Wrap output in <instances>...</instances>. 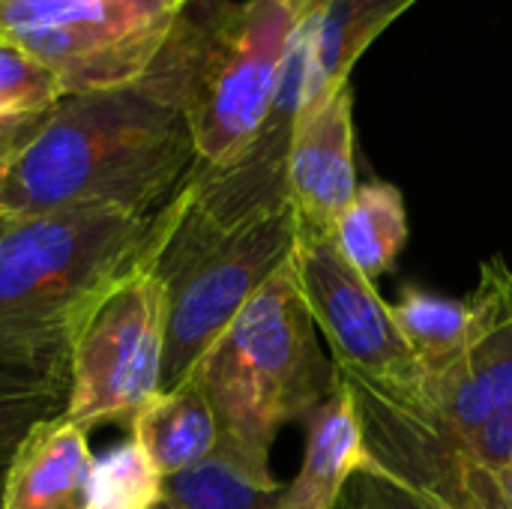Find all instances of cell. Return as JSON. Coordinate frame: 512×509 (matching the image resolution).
I'll list each match as a JSON object with an SVG mask.
<instances>
[{
  "instance_id": "cell-3",
  "label": "cell",
  "mask_w": 512,
  "mask_h": 509,
  "mask_svg": "<svg viewBox=\"0 0 512 509\" xmlns=\"http://www.w3.org/2000/svg\"><path fill=\"white\" fill-rule=\"evenodd\" d=\"M477 336L444 369L408 390H387L336 369L357 405L366 465L351 480L381 489H420L450 471L477 432L512 405V267L489 258L480 267Z\"/></svg>"
},
{
  "instance_id": "cell-1",
  "label": "cell",
  "mask_w": 512,
  "mask_h": 509,
  "mask_svg": "<svg viewBox=\"0 0 512 509\" xmlns=\"http://www.w3.org/2000/svg\"><path fill=\"white\" fill-rule=\"evenodd\" d=\"M192 171L183 54L171 33L141 81L60 102L42 135L3 168L0 213L111 207L156 219Z\"/></svg>"
},
{
  "instance_id": "cell-13",
  "label": "cell",
  "mask_w": 512,
  "mask_h": 509,
  "mask_svg": "<svg viewBox=\"0 0 512 509\" xmlns=\"http://www.w3.org/2000/svg\"><path fill=\"white\" fill-rule=\"evenodd\" d=\"M420 0H312L303 27L309 33L306 102L351 84L363 51Z\"/></svg>"
},
{
  "instance_id": "cell-20",
  "label": "cell",
  "mask_w": 512,
  "mask_h": 509,
  "mask_svg": "<svg viewBox=\"0 0 512 509\" xmlns=\"http://www.w3.org/2000/svg\"><path fill=\"white\" fill-rule=\"evenodd\" d=\"M162 504L165 477L135 438L96 456L90 509H162Z\"/></svg>"
},
{
  "instance_id": "cell-22",
  "label": "cell",
  "mask_w": 512,
  "mask_h": 509,
  "mask_svg": "<svg viewBox=\"0 0 512 509\" xmlns=\"http://www.w3.org/2000/svg\"><path fill=\"white\" fill-rule=\"evenodd\" d=\"M0 192H3V168H0Z\"/></svg>"
},
{
  "instance_id": "cell-14",
  "label": "cell",
  "mask_w": 512,
  "mask_h": 509,
  "mask_svg": "<svg viewBox=\"0 0 512 509\" xmlns=\"http://www.w3.org/2000/svg\"><path fill=\"white\" fill-rule=\"evenodd\" d=\"M129 432L165 480L201 465L219 447L216 414L195 378H186L174 390H159L132 417Z\"/></svg>"
},
{
  "instance_id": "cell-5",
  "label": "cell",
  "mask_w": 512,
  "mask_h": 509,
  "mask_svg": "<svg viewBox=\"0 0 512 509\" xmlns=\"http://www.w3.org/2000/svg\"><path fill=\"white\" fill-rule=\"evenodd\" d=\"M294 204H276L240 222H216L183 189L153 219L147 261L168 297L162 390L183 384L207 348L291 258Z\"/></svg>"
},
{
  "instance_id": "cell-8",
  "label": "cell",
  "mask_w": 512,
  "mask_h": 509,
  "mask_svg": "<svg viewBox=\"0 0 512 509\" xmlns=\"http://www.w3.org/2000/svg\"><path fill=\"white\" fill-rule=\"evenodd\" d=\"M189 0H0V39L18 45L66 96L141 81Z\"/></svg>"
},
{
  "instance_id": "cell-12",
  "label": "cell",
  "mask_w": 512,
  "mask_h": 509,
  "mask_svg": "<svg viewBox=\"0 0 512 509\" xmlns=\"http://www.w3.org/2000/svg\"><path fill=\"white\" fill-rule=\"evenodd\" d=\"M306 453L297 477L279 495V509H336L345 486L366 465L363 426L345 387L306 420Z\"/></svg>"
},
{
  "instance_id": "cell-15",
  "label": "cell",
  "mask_w": 512,
  "mask_h": 509,
  "mask_svg": "<svg viewBox=\"0 0 512 509\" xmlns=\"http://www.w3.org/2000/svg\"><path fill=\"white\" fill-rule=\"evenodd\" d=\"M336 509H512V462L459 465L420 489H381L351 480Z\"/></svg>"
},
{
  "instance_id": "cell-6",
  "label": "cell",
  "mask_w": 512,
  "mask_h": 509,
  "mask_svg": "<svg viewBox=\"0 0 512 509\" xmlns=\"http://www.w3.org/2000/svg\"><path fill=\"white\" fill-rule=\"evenodd\" d=\"M309 6L312 0H189L174 36L198 171L237 165L261 138Z\"/></svg>"
},
{
  "instance_id": "cell-17",
  "label": "cell",
  "mask_w": 512,
  "mask_h": 509,
  "mask_svg": "<svg viewBox=\"0 0 512 509\" xmlns=\"http://www.w3.org/2000/svg\"><path fill=\"white\" fill-rule=\"evenodd\" d=\"M336 243L372 282L396 270L399 252L408 243V210L402 189L384 180L357 186L354 201L336 222Z\"/></svg>"
},
{
  "instance_id": "cell-2",
  "label": "cell",
  "mask_w": 512,
  "mask_h": 509,
  "mask_svg": "<svg viewBox=\"0 0 512 509\" xmlns=\"http://www.w3.org/2000/svg\"><path fill=\"white\" fill-rule=\"evenodd\" d=\"M153 219L111 207L0 213V390L66 387L69 333L147 249Z\"/></svg>"
},
{
  "instance_id": "cell-21",
  "label": "cell",
  "mask_w": 512,
  "mask_h": 509,
  "mask_svg": "<svg viewBox=\"0 0 512 509\" xmlns=\"http://www.w3.org/2000/svg\"><path fill=\"white\" fill-rule=\"evenodd\" d=\"M66 411V387L0 390V489L6 468L33 426Z\"/></svg>"
},
{
  "instance_id": "cell-19",
  "label": "cell",
  "mask_w": 512,
  "mask_h": 509,
  "mask_svg": "<svg viewBox=\"0 0 512 509\" xmlns=\"http://www.w3.org/2000/svg\"><path fill=\"white\" fill-rule=\"evenodd\" d=\"M282 483L246 468L225 447L165 480L162 509H279Z\"/></svg>"
},
{
  "instance_id": "cell-7",
  "label": "cell",
  "mask_w": 512,
  "mask_h": 509,
  "mask_svg": "<svg viewBox=\"0 0 512 509\" xmlns=\"http://www.w3.org/2000/svg\"><path fill=\"white\" fill-rule=\"evenodd\" d=\"M168 297L159 273L141 255L108 282L69 333L66 417L81 429L132 423L162 390Z\"/></svg>"
},
{
  "instance_id": "cell-9",
  "label": "cell",
  "mask_w": 512,
  "mask_h": 509,
  "mask_svg": "<svg viewBox=\"0 0 512 509\" xmlns=\"http://www.w3.org/2000/svg\"><path fill=\"white\" fill-rule=\"evenodd\" d=\"M291 267L336 369L387 390H408L423 378L390 306L375 291V282L345 258L336 234L297 228Z\"/></svg>"
},
{
  "instance_id": "cell-10",
  "label": "cell",
  "mask_w": 512,
  "mask_h": 509,
  "mask_svg": "<svg viewBox=\"0 0 512 509\" xmlns=\"http://www.w3.org/2000/svg\"><path fill=\"white\" fill-rule=\"evenodd\" d=\"M351 84L306 102L288 144V198L300 231L336 234V222L357 195Z\"/></svg>"
},
{
  "instance_id": "cell-18",
  "label": "cell",
  "mask_w": 512,
  "mask_h": 509,
  "mask_svg": "<svg viewBox=\"0 0 512 509\" xmlns=\"http://www.w3.org/2000/svg\"><path fill=\"white\" fill-rule=\"evenodd\" d=\"M390 315L423 375L450 366L471 345L480 324L477 303L471 297L453 300L417 285L402 288L399 300L390 306Z\"/></svg>"
},
{
  "instance_id": "cell-11",
  "label": "cell",
  "mask_w": 512,
  "mask_h": 509,
  "mask_svg": "<svg viewBox=\"0 0 512 509\" xmlns=\"http://www.w3.org/2000/svg\"><path fill=\"white\" fill-rule=\"evenodd\" d=\"M93 450L66 414L42 420L18 444L0 489V509H90Z\"/></svg>"
},
{
  "instance_id": "cell-4",
  "label": "cell",
  "mask_w": 512,
  "mask_h": 509,
  "mask_svg": "<svg viewBox=\"0 0 512 509\" xmlns=\"http://www.w3.org/2000/svg\"><path fill=\"white\" fill-rule=\"evenodd\" d=\"M189 378L216 414L219 447L255 474L276 477L270 453L282 426L306 420L339 390L291 258L237 312Z\"/></svg>"
},
{
  "instance_id": "cell-16",
  "label": "cell",
  "mask_w": 512,
  "mask_h": 509,
  "mask_svg": "<svg viewBox=\"0 0 512 509\" xmlns=\"http://www.w3.org/2000/svg\"><path fill=\"white\" fill-rule=\"evenodd\" d=\"M63 99L66 90L48 66L0 39V168L42 135Z\"/></svg>"
}]
</instances>
